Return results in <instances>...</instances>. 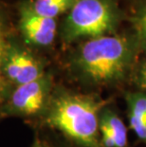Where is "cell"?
<instances>
[{
    "label": "cell",
    "instance_id": "277c9868",
    "mask_svg": "<svg viewBox=\"0 0 146 147\" xmlns=\"http://www.w3.org/2000/svg\"><path fill=\"white\" fill-rule=\"evenodd\" d=\"M52 94V79L48 74L33 82L16 86L3 107L5 115L30 117L44 112Z\"/></svg>",
    "mask_w": 146,
    "mask_h": 147
},
{
    "label": "cell",
    "instance_id": "4fadbf2b",
    "mask_svg": "<svg viewBox=\"0 0 146 147\" xmlns=\"http://www.w3.org/2000/svg\"><path fill=\"white\" fill-rule=\"evenodd\" d=\"M32 147H48V145L46 144V143H44L43 142H41V140H36L35 142H34Z\"/></svg>",
    "mask_w": 146,
    "mask_h": 147
},
{
    "label": "cell",
    "instance_id": "52a82bcc",
    "mask_svg": "<svg viewBox=\"0 0 146 147\" xmlns=\"http://www.w3.org/2000/svg\"><path fill=\"white\" fill-rule=\"evenodd\" d=\"M100 123L106 126L114 137L117 147H127V128L116 111L106 105L100 114Z\"/></svg>",
    "mask_w": 146,
    "mask_h": 147
},
{
    "label": "cell",
    "instance_id": "6da1fadb",
    "mask_svg": "<svg viewBox=\"0 0 146 147\" xmlns=\"http://www.w3.org/2000/svg\"><path fill=\"white\" fill-rule=\"evenodd\" d=\"M139 49L135 34L88 39L73 54L71 70L79 82L90 88L117 87L136 70Z\"/></svg>",
    "mask_w": 146,
    "mask_h": 147
},
{
    "label": "cell",
    "instance_id": "30bf717a",
    "mask_svg": "<svg viewBox=\"0 0 146 147\" xmlns=\"http://www.w3.org/2000/svg\"><path fill=\"white\" fill-rule=\"evenodd\" d=\"M7 46L8 45L5 42L4 26H3V23L0 20V101L4 98L6 91V79L4 74H3V60H4V55Z\"/></svg>",
    "mask_w": 146,
    "mask_h": 147
},
{
    "label": "cell",
    "instance_id": "5b68a950",
    "mask_svg": "<svg viewBox=\"0 0 146 147\" xmlns=\"http://www.w3.org/2000/svg\"><path fill=\"white\" fill-rule=\"evenodd\" d=\"M3 74L6 80L16 86L33 82L46 72L42 63L32 53L18 46H7L4 60Z\"/></svg>",
    "mask_w": 146,
    "mask_h": 147
},
{
    "label": "cell",
    "instance_id": "3957f363",
    "mask_svg": "<svg viewBox=\"0 0 146 147\" xmlns=\"http://www.w3.org/2000/svg\"><path fill=\"white\" fill-rule=\"evenodd\" d=\"M122 13L115 0H77L62 27V38L72 43L83 38L116 34Z\"/></svg>",
    "mask_w": 146,
    "mask_h": 147
},
{
    "label": "cell",
    "instance_id": "ba28073f",
    "mask_svg": "<svg viewBox=\"0 0 146 147\" xmlns=\"http://www.w3.org/2000/svg\"><path fill=\"white\" fill-rule=\"evenodd\" d=\"M77 0H34L32 3V10L41 16L53 18L70 11Z\"/></svg>",
    "mask_w": 146,
    "mask_h": 147
},
{
    "label": "cell",
    "instance_id": "9c48e42d",
    "mask_svg": "<svg viewBox=\"0 0 146 147\" xmlns=\"http://www.w3.org/2000/svg\"><path fill=\"white\" fill-rule=\"evenodd\" d=\"M128 115H132L146 123V93L141 90L125 93Z\"/></svg>",
    "mask_w": 146,
    "mask_h": 147
},
{
    "label": "cell",
    "instance_id": "7a4b0ae2",
    "mask_svg": "<svg viewBox=\"0 0 146 147\" xmlns=\"http://www.w3.org/2000/svg\"><path fill=\"white\" fill-rule=\"evenodd\" d=\"M107 101L70 91L53 93L45 109L46 125L81 147H102L100 114Z\"/></svg>",
    "mask_w": 146,
    "mask_h": 147
},
{
    "label": "cell",
    "instance_id": "8992f818",
    "mask_svg": "<svg viewBox=\"0 0 146 147\" xmlns=\"http://www.w3.org/2000/svg\"><path fill=\"white\" fill-rule=\"evenodd\" d=\"M19 28L26 42L32 45L46 47L53 43L57 32V22L37 14L30 4L20 8Z\"/></svg>",
    "mask_w": 146,
    "mask_h": 147
},
{
    "label": "cell",
    "instance_id": "8fae6325",
    "mask_svg": "<svg viewBox=\"0 0 146 147\" xmlns=\"http://www.w3.org/2000/svg\"><path fill=\"white\" fill-rule=\"evenodd\" d=\"M132 22L134 24V27L146 26V5L142 7L138 11V13L132 18Z\"/></svg>",
    "mask_w": 146,
    "mask_h": 147
},
{
    "label": "cell",
    "instance_id": "7c38bea8",
    "mask_svg": "<svg viewBox=\"0 0 146 147\" xmlns=\"http://www.w3.org/2000/svg\"><path fill=\"white\" fill-rule=\"evenodd\" d=\"M135 79L136 82L138 81H146V59H143L136 67Z\"/></svg>",
    "mask_w": 146,
    "mask_h": 147
}]
</instances>
